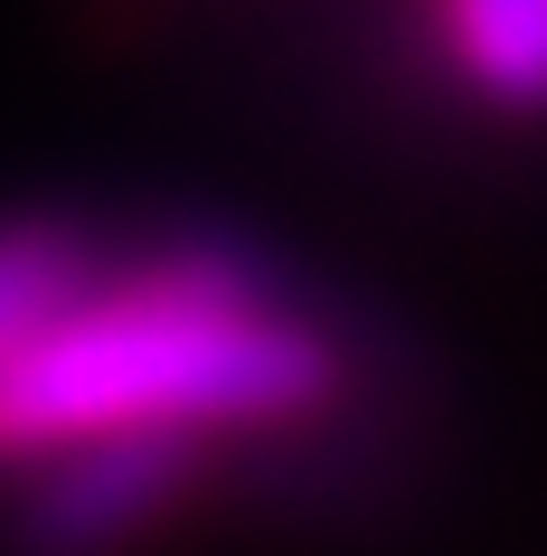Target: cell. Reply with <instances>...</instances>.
<instances>
[{
	"instance_id": "cell-2",
	"label": "cell",
	"mask_w": 547,
	"mask_h": 556,
	"mask_svg": "<svg viewBox=\"0 0 547 556\" xmlns=\"http://www.w3.org/2000/svg\"><path fill=\"white\" fill-rule=\"evenodd\" d=\"M189 471H199V443L179 434H86L58 453H29L20 538L29 556H114L179 500Z\"/></svg>"
},
{
	"instance_id": "cell-3",
	"label": "cell",
	"mask_w": 547,
	"mask_h": 556,
	"mask_svg": "<svg viewBox=\"0 0 547 556\" xmlns=\"http://www.w3.org/2000/svg\"><path fill=\"white\" fill-rule=\"evenodd\" d=\"M434 38L500 114H547V0H434Z\"/></svg>"
},
{
	"instance_id": "cell-1",
	"label": "cell",
	"mask_w": 547,
	"mask_h": 556,
	"mask_svg": "<svg viewBox=\"0 0 547 556\" xmlns=\"http://www.w3.org/2000/svg\"><path fill=\"white\" fill-rule=\"evenodd\" d=\"M340 378L349 358L331 321L227 245H171L104 264L58 330L0 350V434L20 463L86 434H264L321 415Z\"/></svg>"
},
{
	"instance_id": "cell-4",
	"label": "cell",
	"mask_w": 547,
	"mask_h": 556,
	"mask_svg": "<svg viewBox=\"0 0 547 556\" xmlns=\"http://www.w3.org/2000/svg\"><path fill=\"white\" fill-rule=\"evenodd\" d=\"M95 236L66 217H20L0 245V350H29L38 330H58L95 293Z\"/></svg>"
}]
</instances>
